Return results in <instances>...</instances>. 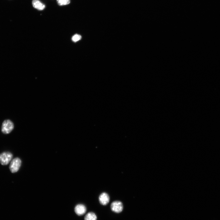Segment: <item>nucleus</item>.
I'll use <instances>...</instances> for the list:
<instances>
[{"mask_svg": "<svg viewBox=\"0 0 220 220\" xmlns=\"http://www.w3.org/2000/svg\"><path fill=\"white\" fill-rule=\"evenodd\" d=\"M14 127V124L13 122L10 120L6 119L2 123L1 131L4 134H8L12 131Z\"/></svg>", "mask_w": 220, "mask_h": 220, "instance_id": "obj_1", "label": "nucleus"}, {"mask_svg": "<svg viewBox=\"0 0 220 220\" xmlns=\"http://www.w3.org/2000/svg\"><path fill=\"white\" fill-rule=\"evenodd\" d=\"M21 163V160L18 158H16L13 159L10 162L9 168L12 173L17 172L19 170Z\"/></svg>", "mask_w": 220, "mask_h": 220, "instance_id": "obj_2", "label": "nucleus"}, {"mask_svg": "<svg viewBox=\"0 0 220 220\" xmlns=\"http://www.w3.org/2000/svg\"><path fill=\"white\" fill-rule=\"evenodd\" d=\"M13 155L9 152H4L0 154V163L2 165H6L11 161Z\"/></svg>", "mask_w": 220, "mask_h": 220, "instance_id": "obj_3", "label": "nucleus"}, {"mask_svg": "<svg viewBox=\"0 0 220 220\" xmlns=\"http://www.w3.org/2000/svg\"><path fill=\"white\" fill-rule=\"evenodd\" d=\"M110 207L111 210L116 213L121 212L123 208L122 203L119 201H116L112 202L111 204Z\"/></svg>", "mask_w": 220, "mask_h": 220, "instance_id": "obj_4", "label": "nucleus"}, {"mask_svg": "<svg viewBox=\"0 0 220 220\" xmlns=\"http://www.w3.org/2000/svg\"><path fill=\"white\" fill-rule=\"evenodd\" d=\"M109 196L108 194L105 193H103L100 194L99 197L100 203L103 205H107L109 201Z\"/></svg>", "mask_w": 220, "mask_h": 220, "instance_id": "obj_5", "label": "nucleus"}, {"mask_svg": "<svg viewBox=\"0 0 220 220\" xmlns=\"http://www.w3.org/2000/svg\"><path fill=\"white\" fill-rule=\"evenodd\" d=\"M86 207L83 204H79L75 208V213L78 215H82L84 214L86 211Z\"/></svg>", "mask_w": 220, "mask_h": 220, "instance_id": "obj_6", "label": "nucleus"}, {"mask_svg": "<svg viewBox=\"0 0 220 220\" xmlns=\"http://www.w3.org/2000/svg\"><path fill=\"white\" fill-rule=\"evenodd\" d=\"M32 4L33 7L38 10H42L45 8V5L39 0H32Z\"/></svg>", "mask_w": 220, "mask_h": 220, "instance_id": "obj_7", "label": "nucleus"}, {"mask_svg": "<svg viewBox=\"0 0 220 220\" xmlns=\"http://www.w3.org/2000/svg\"><path fill=\"white\" fill-rule=\"evenodd\" d=\"M97 217L95 214L93 212L88 213L85 216L84 220H97Z\"/></svg>", "mask_w": 220, "mask_h": 220, "instance_id": "obj_8", "label": "nucleus"}, {"mask_svg": "<svg viewBox=\"0 0 220 220\" xmlns=\"http://www.w3.org/2000/svg\"><path fill=\"white\" fill-rule=\"evenodd\" d=\"M58 4L60 6L68 5L70 3V0H57Z\"/></svg>", "mask_w": 220, "mask_h": 220, "instance_id": "obj_9", "label": "nucleus"}, {"mask_svg": "<svg viewBox=\"0 0 220 220\" xmlns=\"http://www.w3.org/2000/svg\"><path fill=\"white\" fill-rule=\"evenodd\" d=\"M81 38V36L78 34H75L74 35L72 38V40L73 42H77Z\"/></svg>", "mask_w": 220, "mask_h": 220, "instance_id": "obj_10", "label": "nucleus"}]
</instances>
